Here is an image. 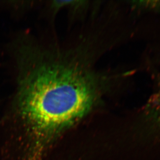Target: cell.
I'll list each match as a JSON object with an SVG mask.
<instances>
[{
	"mask_svg": "<svg viewBox=\"0 0 160 160\" xmlns=\"http://www.w3.org/2000/svg\"><path fill=\"white\" fill-rule=\"evenodd\" d=\"M21 68L14 123L28 138L48 143L86 116L98 101L97 76L73 54L32 52Z\"/></svg>",
	"mask_w": 160,
	"mask_h": 160,
	"instance_id": "6da1fadb",
	"label": "cell"
},
{
	"mask_svg": "<svg viewBox=\"0 0 160 160\" xmlns=\"http://www.w3.org/2000/svg\"><path fill=\"white\" fill-rule=\"evenodd\" d=\"M148 108L153 120L160 128V90L153 97L149 104Z\"/></svg>",
	"mask_w": 160,
	"mask_h": 160,
	"instance_id": "7a4b0ae2",
	"label": "cell"
}]
</instances>
